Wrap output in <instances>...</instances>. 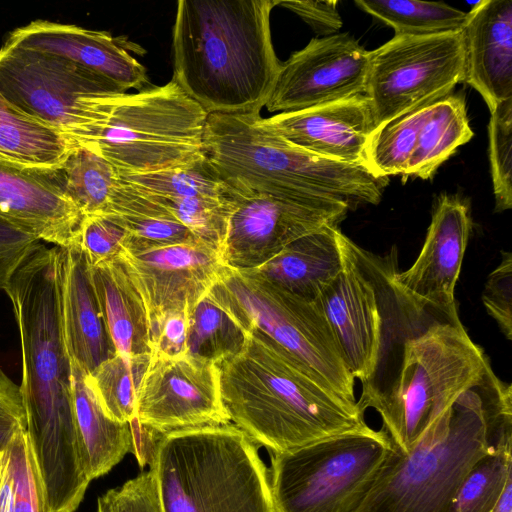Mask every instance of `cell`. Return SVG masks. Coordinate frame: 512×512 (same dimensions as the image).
Wrapping results in <instances>:
<instances>
[{
    "label": "cell",
    "mask_w": 512,
    "mask_h": 512,
    "mask_svg": "<svg viewBox=\"0 0 512 512\" xmlns=\"http://www.w3.org/2000/svg\"><path fill=\"white\" fill-rule=\"evenodd\" d=\"M376 290L379 343L357 401L373 408L394 447L409 453L430 425L490 364L468 336L457 309L424 303L395 281L397 251L362 252Z\"/></svg>",
    "instance_id": "obj_1"
},
{
    "label": "cell",
    "mask_w": 512,
    "mask_h": 512,
    "mask_svg": "<svg viewBox=\"0 0 512 512\" xmlns=\"http://www.w3.org/2000/svg\"><path fill=\"white\" fill-rule=\"evenodd\" d=\"M512 448V387L490 364L405 454L394 447L356 512H447L475 463Z\"/></svg>",
    "instance_id": "obj_2"
},
{
    "label": "cell",
    "mask_w": 512,
    "mask_h": 512,
    "mask_svg": "<svg viewBox=\"0 0 512 512\" xmlns=\"http://www.w3.org/2000/svg\"><path fill=\"white\" fill-rule=\"evenodd\" d=\"M279 0H179L172 80L207 114L260 113L281 62L270 13Z\"/></svg>",
    "instance_id": "obj_3"
},
{
    "label": "cell",
    "mask_w": 512,
    "mask_h": 512,
    "mask_svg": "<svg viewBox=\"0 0 512 512\" xmlns=\"http://www.w3.org/2000/svg\"><path fill=\"white\" fill-rule=\"evenodd\" d=\"M216 365L230 423L270 453L369 427L357 404L325 388L256 335L249 334L240 352Z\"/></svg>",
    "instance_id": "obj_4"
},
{
    "label": "cell",
    "mask_w": 512,
    "mask_h": 512,
    "mask_svg": "<svg viewBox=\"0 0 512 512\" xmlns=\"http://www.w3.org/2000/svg\"><path fill=\"white\" fill-rule=\"evenodd\" d=\"M203 155L231 188L311 205H377L389 183L364 165L293 146L265 127L260 113L208 114Z\"/></svg>",
    "instance_id": "obj_5"
},
{
    "label": "cell",
    "mask_w": 512,
    "mask_h": 512,
    "mask_svg": "<svg viewBox=\"0 0 512 512\" xmlns=\"http://www.w3.org/2000/svg\"><path fill=\"white\" fill-rule=\"evenodd\" d=\"M148 464L163 512H275L257 445L234 425L161 434Z\"/></svg>",
    "instance_id": "obj_6"
},
{
    "label": "cell",
    "mask_w": 512,
    "mask_h": 512,
    "mask_svg": "<svg viewBox=\"0 0 512 512\" xmlns=\"http://www.w3.org/2000/svg\"><path fill=\"white\" fill-rule=\"evenodd\" d=\"M208 294L245 332L269 343L345 401L357 404L355 378L315 303L279 288L252 270L225 266Z\"/></svg>",
    "instance_id": "obj_7"
},
{
    "label": "cell",
    "mask_w": 512,
    "mask_h": 512,
    "mask_svg": "<svg viewBox=\"0 0 512 512\" xmlns=\"http://www.w3.org/2000/svg\"><path fill=\"white\" fill-rule=\"evenodd\" d=\"M208 114L175 81L123 93L84 147L117 171L147 173L191 164L203 155Z\"/></svg>",
    "instance_id": "obj_8"
},
{
    "label": "cell",
    "mask_w": 512,
    "mask_h": 512,
    "mask_svg": "<svg viewBox=\"0 0 512 512\" xmlns=\"http://www.w3.org/2000/svg\"><path fill=\"white\" fill-rule=\"evenodd\" d=\"M393 449L382 429L368 427L271 453L275 512H356Z\"/></svg>",
    "instance_id": "obj_9"
},
{
    "label": "cell",
    "mask_w": 512,
    "mask_h": 512,
    "mask_svg": "<svg viewBox=\"0 0 512 512\" xmlns=\"http://www.w3.org/2000/svg\"><path fill=\"white\" fill-rule=\"evenodd\" d=\"M124 92L103 77L57 55L4 44L0 94L15 107L87 145Z\"/></svg>",
    "instance_id": "obj_10"
},
{
    "label": "cell",
    "mask_w": 512,
    "mask_h": 512,
    "mask_svg": "<svg viewBox=\"0 0 512 512\" xmlns=\"http://www.w3.org/2000/svg\"><path fill=\"white\" fill-rule=\"evenodd\" d=\"M461 32L394 35L369 51L365 96L374 129L451 94L463 82Z\"/></svg>",
    "instance_id": "obj_11"
},
{
    "label": "cell",
    "mask_w": 512,
    "mask_h": 512,
    "mask_svg": "<svg viewBox=\"0 0 512 512\" xmlns=\"http://www.w3.org/2000/svg\"><path fill=\"white\" fill-rule=\"evenodd\" d=\"M119 257L143 299L150 331L169 315L190 316L224 266L219 250L205 242L151 244L128 234Z\"/></svg>",
    "instance_id": "obj_12"
},
{
    "label": "cell",
    "mask_w": 512,
    "mask_h": 512,
    "mask_svg": "<svg viewBox=\"0 0 512 512\" xmlns=\"http://www.w3.org/2000/svg\"><path fill=\"white\" fill-rule=\"evenodd\" d=\"M231 195L220 258L234 270L264 265L296 239L327 225L338 226L349 210L344 203L311 205L234 188Z\"/></svg>",
    "instance_id": "obj_13"
},
{
    "label": "cell",
    "mask_w": 512,
    "mask_h": 512,
    "mask_svg": "<svg viewBox=\"0 0 512 512\" xmlns=\"http://www.w3.org/2000/svg\"><path fill=\"white\" fill-rule=\"evenodd\" d=\"M138 423L158 434L230 424L215 362L151 355L136 397Z\"/></svg>",
    "instance_id": "obj_14"
},
{
    "label": "cell",
    "mask_w": 512,
    "mask_h": 512,
    "mask_svg": "<svg viewBox=\"0 0 512 512\" xmlns=\"http://www.w3.org/2000/svg\"><path fill=\"white\" fill-rule=\"evenodd\" d=\"M369 51L349 33L313 38L280 64L265 106L290 112L365 95Z\"/></svg>",
    "instance_id": "obj_15"
},
{
    "label": "cell",
    "mask_w": 512,
    "mask_h": 512,
    "mask_svg": "<svg viewBox=\"0 0 512 512\" xmlns=\"http://www.w3.org/2000/svg\"><path fill=\"white\" fill-rule=\"evenodd\" d=\"M343 267L314 302L325 317L341 357L356 379L370 375L378 349L380 316L362 248L342 232Z\"/></svg>",
    "instance_id": "obj_16"
},
{
    "label": "cell",
    "mask_w": 512,
    "mask_h": 512,
    "mask_svg": "<svg viewBox=\"0 0 512 512\" xmlns=\"http://www.w3.org/2000/svg\"><path fill=\"white\" fill-rule=\"evenodd\" d=\"M0 216L60 247L78 242L83 217L67 194L62 169L30 168L2 159Z\"/></svg>",
    "instance_id": "obj_17"
},
{
    "label": "cell",
    "mask_w": 512,
    "mask_h": 512,
    "mask_svg": "<svg viewBox=\"0 0 512 512\" xmlns=\"http://www.w3.org/2000/svg\"><path fill=\"white\" fill-rule=\"evenodd\" d=\"M472 227L469 207L442 195L435 206L422 249L395 281L412 297L443 309H457L455 287Z\"/></svg>",
    "instance_id": "obj_18"
},
{
    "label": "cell",
    "mask_w": 512,
    "mask_h": 512,
    "mask_svg": "<svg viewBox=\"0 0 512 512\" xmlns=\"http://www.w3.org/2000/svg\"><path fill=\"white\" fill-rule=\"evenodd\" d=\"M262 124L293 146L347 164L364 165L365 149L374 130L365 95L307 109L280 112Z\"/></svg>",
    "instance_id": "obj_19"
},
{
    "label": "cell",
    "mask_w": 512,
    "mask_h": 512,
    "mask_svg": "<svg viewBox=\"0 0 512 512\" xmlns=\"http://www.w3.org/2000/svg\"><path fill=\"white\" fill-rule=\"evenodd\" d=\"M5 44L65 58L124 92L141 91L150 84L146 68L130 54L126 41L105 31L36 20L12 31Z\"/></svg>",
    "instance_id": "obj_20"
},
{
    "label": "cell",
    "mask_w": 512,
    "mask_h": 512,
    "mask_svg": "<svg viewBox=\"0 0 512 512\" xmlns=\"http://www.w3.org/2000/svg\"><path fill=\"white\" fill-rule=\"evenodd\" d=\"M56 248L60 315L71 360L89 374L116 350L107 332L79 242Z\"/></svg>",
    "instance_id": "obj_21"
},
{
    "label": "cell",
    "mask_w": 512,
    "mask_h": 512,
    "mask_svg": "<svg viewBox=\"0 0 512 512\" xmlns=\"http://www.w3.org/2000/svg\"><path fill=\"white\" fill-rule=\"evenodd\" d=\"M463 82L490 112L512 98V1L484 0L467 12L461 30Z\"/></svg>",
    "instance_id": "obj_22"
},
{
    "label": "cell",
    "mask_w": 512,
    "mask_h": 512,
    "mask_svg": "<svg viewBox=\"0 0 512 512\" xmlns=\"http://www.w3.org/2000/svg\"><path fill=\"white\" fill-rule=\"evenodd\" d=\"M341 232L333 225L319 228L288 244L252 271L279 288L314 303L342 270Z\"/></svg>",
    "instance_id": "obj_23"
},
{
    "label": "cell",
    "mask_w": 512,
    "mask_h": 512,
    "mask_svg": "<svg viewBox=\"0 0 512 512\" xmlns=\"http://www.w3.org/2000/svg\"><path fill=\"white\" fill-rule=\"evenodd\" d=\"M90 277L116 352L126 357L152 354L146 307L122 259L90 266Z\"/></svg>",
    "instance_id": "obj_24"
},
{
    "label": "cell",
    "mask_w": 512,
    "mask_h": 512,
    "mask_svg": "<svg viewBox=\"0 0 512 512\" xmlns=\"http://www.w3.org/2000/svg\"><path fill=\"white\" fill-rule=\"evenodd\" d=\"M76 426L84 470L90 480L107 474L134 452L130 423L109 418L90 388L86 373L71 360Z\"/></svg>",
    "instance_id": "obj_25"
},
{
    "label": "cell",
    "mask_w": 512,
    "mask_h": 512,
    "mask_svg": "<svg viewBox=\"0 0 512 512\" xmlns=\"http://www.w3.org/2000/svg\"><path fill=\"white\" fill-rule=\"evenodd\" d=\"M80 144L23 112L0 94V159L24 167L61 169Z\"/></svg>",
    "instance_id": "obj_26"
},
{
    "label": "cell",
    "mask_w": 512,
    "mask_h": 512,
    "mask_svg": "<svg viewBox=\"0 0 512 512\" xmlns=\"http://www.w3.org/2000/svg\"><path fill=\"white\" fill-rule=\"evenodd\" d=\"M473 135L464 95L450 94L431 104L402 175L403 182L409 177L432 178L439 166Z\"/></svg>",
    "instance_id": "obj_27"
},
{
    "label": "cell",
    "mask_w": 512,
    "mask_h": 512,
    "mask_svg": "<svg viewBox=\"0 0 512 512\" xmlns=\"http://www.w3.org/2000/svg\"><path fill=\"white\" fill-rule=\"evenodd\" d=\"M104 214L114 215L130 237L142 242L178 244L201 241L148 193L119 177Z\"/></svg>",
    "instance_id": "obj_28"
},
{
    "label": "cell",
    "mask_w": 512,
    "mask_h": 512,
    "mask_svg": "<svg viewBox=\"0 0 512 512\" xmlns=\"http://www.w3.org/2000/svg\"><path fill=\"white\" fill-rule=\"evenodd\" d=\"M358 8L379 19L395 35H433L461 32L467 12L443 2L418 0H355Z\"/></svg>",
    "instance_id": "obj_29"
},
{
    "label": "cell",
    "mask_w": 512,
    "mask_h": 512,
    "mask_svg": "<svg viewBox=\"0 0 512 512\" xmlns=\"http://www.w3.org/2000/svg\"><path fill=\"white\" fill-rule=\"evenodd\" d=\"M0 512H48L27 430L0 447Z\"/></svg>",
    "instance_id": "obj_30"
},
{
    "label": "cell",
    "mask_w": 512,
    "mask_h": 512,
    "mask_svg": "<svg viewBox=\"0 0 512 512\" xmlns=\"http://www.w3.org/2000/svg\"><path fill=\"white\" fill-rule=\"evenodd\" d=\"M151 354L126 357L120 353L86 375L87 382L105 414L118 422L136 418L138 388L149 367Z\"/></svg>",
    "instance_id": "obj_31"
},
{
    "label": "cell",
    "mask_w": 512,
    "mask_h": 512,
    "mask_svg": "<svg viewBox=\"0 0 512 512\" xmlns=\"http://www.w3.org/2000/svg\"><path fill=\"white\" fill-rule=\"evenodd\" d=\"M433 104V103H432ZM430 105L402 114L375 128L365 149L364 166L375 176L403 175Z\"/></svg>",
    "instance_id": "obj_32"
},
{
    "label": "cell",
    "mask_w": 512,
    "mask_h": 512,
    "mask_svg": "<svg viewBox=\"0 0 512 512\" xmlns=\"http://www.w3.org/2000/svg\"><path fill=\"white\" fill-rule=\"evenodd\" d=\"M248 333L207 294L194 308L188 321V354L219 362L244 347Z\"/></svg>",
    "instance_id": "obj_33"
},
{
    "label": "cell",
    "mask_w": 512,
    "mask_h": 512,
    "mask_svg": "<svg viewBox=\"0 0 512 512\" xmlns=\"http://www.w3.org/2000/svg\"><path fill=\"white\" fill-rule=\"evenodd\" d=\"M68 196L82 216L104 214L117 182L116 168L98 153L79 146L62 166Z\"/></svg>",
    "instance_id": "obj_34"
},
{
    "label": "cell",
    "mask_w": 512,
    "mask_h": 512,
    "mask_svg": "<svg viewBox=\"0 0 512 512\" xmlns=\"http://www.w3.org/2000/svg\"><path fill=\"white\" fill-rule=\"evenodd\" d=\"M117 175L126 183L165 197L224 198L230 193V187L204 156L181 167L147 173L117 171Z\"/></svg>",
    "instance_id": "obj_35"
},
{
    "label": "cell",
    "mask_w": 512,
    "mask_h": 512,
    "mask_svg": "<svg viewBox=\"0 0 512 512\" xmlns=\"http://www.w3.org/2000/svg\"><path fill=\"white\" fill-rule=\"evenodd\" d=\"M511 476L512 448L486 454L464 478L447 512H491Z\"/></svg>",
    "instance_id": "obj_36"
},
{
    "label": "cell",
    "mask_w": 512,
    "mask_h": 512,
    "mask_svg": "<svg viewBox=\"0 0 512 512\" xmlns=\"http://www.w3.org/2000/svg\"><path fill=\"white\" fill-rule=\"evenodd\" d=\"M489 157L495 212L512 208V98L490 112Z\"/></svg>",
    "instance_id": "obj_37"
},
{
    "label": "cell",
    "mask_w": 512,
    "mask_h": 512,
    "mask_svg": "<svg viewBox=\"0 0 512 512\" xmlns=\"http://www.w3.org/2000/svg\"><path fill=\"white\" fill-rule=\"evenodd\" d=\"M128 232L112 214H93L82 217L78 242L90 266L119 256Z\"/></svg>",
    "instance_id": "obj_38"
},
{
    "label": "cell",
    "mask_w": 512,
    "mask_h": 512,
    "mask_svg": "<svg viewBox=\"0 0 512 512\" xmlns=\"http://www.w3.org/2000/svg\"><path fill=\"white\" fill-rule=\"evenodd\" d=\"M96 512H163L152 470L108 490L98 498Z\"/></svg>",
    "instance_id": "obj_39"
},
{
    "label": "cell",
    "mask_w": 512,
    "mask_h": 512,
    "mask_svg": "<svg viewBox=\"0 0 512 512\" xmlns=\"http://www.w3.org/2000/svg\"><path fill=\"white\" fill-rule=\"evenodd\" d=\"M499 265L489 274L482 294L487 313L501 332L512 339V253L501 252Z\"/></svg>",
    "instance_id": "obj_40"
},
{
    "label": "cell",
    "mask_w": 512,
    "mask_h": 512,
    "mask_svg": "<svg viewBox=\"0 0 512 512\" xmlns=\"http://www.w3.org/2000/svg\"><path fill=\"white\" fill-rule=\"evenodd\" d=\"M41 243L35 235L0 216V290Z\"/></svg>",
    "instance_id": "obj_41"
},
{
    "label": "cell",
    "mask_w": 512,
    "mask_h": 512,
    "mask_svg": "<svg viewBox=\"0 0 512 512\" xmlns=\"http://www.w3.org/2000/svg\"><path fill=\"white\" fill-rule=\"evenodd\" d=\"M24 430H27V424L20 386L0 367V447Z\"/></svg>",
    "instance_id": "obj_42"
},
{
    "label": "cell",
    "mask_w": 512,
    "mask_h": 512,
    "mask_svg": "<svg viewBox=\"0 0 512 512\" xmlns=\"http://www.w3.org/2000/svg\"><path fill=\"white\" fill-rule=\"evenodd\" d=\"M338 1H283L278 5L290 10L306 22L315 33L322 37L336 34L342 27V19L337 8Z\"/></svg>",
    "instance_id": "obj_43"
},
{
    "label": "cell",
    "mask_w": 512,
    "mask_h": 512,
    "mask_svg": "<svg viewBox=\"0 0 512 512\" xmlns=\"http://www.w3.org/2000/svg\"><path fill=\"white\" fill-rule=\"evenodd\" d=\"M189 315L178 313L165 317L150 331L151 355L176 357L188 354L187 330Z\"/></svg>",
    "instance_id": "obj_44"
},
{
    "label": "cell",
    "mask_w": 512,
    "mask_h": 512,
    "mask_svg": "<svg viewBox=\"0 0 512 512\" xmlns=\"http://www.w3.org/2000/svg\"><path fill=\"white\" fill-rule=\"evenodd\" d=\"M491 512H512V476L507 479Z\"/></svg>",
    "instance_id": "obj_45"
}]
</instances>
